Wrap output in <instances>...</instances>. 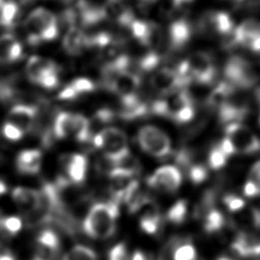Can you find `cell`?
Here are the masks:
<instances>
[{"label":"cell","instance_id":"15","mask_svg":"<svg viewBox=\"0 0 260 260\" xmlns=\"http://www.w3.org/2000/svg\"><path fill=\"white\" fill-rule=\"evenodd\" d=\"M22 56V46L11 34L0 36V64H9Z\"/></svg>","mask_w":260,"mask_h":260},{"label":"cell","instance_id":"22","mask_svg":"<svg viewBox=\"0 0 260 260\" xmlns=\"http://www.w3.org/2000/svg\"><path fill=\"white\" fill-rule=\"evenodd\" d=\"M233 249L242 256L260 255V238L256 235L241 234L233 243Z\"/></svg>","mask_w":260,"mask_h":260},{"label":"cell","instance_id":"41","mask_svg":"<svg viewBox=\"0 0 260 260\" xmlns=\"http://www.w3.org/2000/svg\"><path fill=\"white\" fill-rule=\"evenodd\" d=\"M56 253H57L56 251H53L38 245L37 251L31 260H54Z\"/></svg>","mask_w":260,"mask_h":260},{"label":"cell","instance_id":"2","mask_svg":"<svg viewBox=\"0 0 260 260\" xmlns=\"http://www.w3.org/2000/svg\"><path fill=\"white\" fill-rule=\"evenodd\" d=\"M23 26L30 45L53 41L59 34L56 16L44 7H38L29 12L24 19Z\"/></svg>","mask_w":260,"mask_h":260},{"label":"cell","instance_id":"12","mask_svg":"<svg viewBox=\"0 0 260 260\" xmlns=\"http://www.w3.org/2000/svg\"><path fill=\"white\" fill-rule=\"evenodd\" d=\"M103 8L106 18L115 21L121 26L129 27L131 22L135 19L131 9L123 0H106Z\"/></svg>","mask_w":260,"mask_h":260},{"label":"cell","instance_id":"30","mask_svg":"<svg viewBox=\"0 0 260 260\" xmlns=\"http://www.w3.org/2000/svg\"><path fill=\"white\" fill-rule=\"evenodd\" d=\"M224 223V217L218 210H209L206 214L204 221V229L208 233H213L222 228Z\"/></svg>","mask_w":260,"mask_h":260},{"label":"cell","instance_id":"37","mask_svg":"<svg viewBox=\"0 0 260 260\" xmlns=\"http://www.w3.org/2000/svg\"><path fill=\"white\" fill-rule=\"evenodd\" d=\"M194 114H195L194 106H193V104H191V105L184 107L178 113H176L174 115V117L172 118V120H174L177 123H187L193 119Z\"/></svg>","mask_w":260,"mask_h":260},{"label":"cell","instance_id":"14","mask_svg":"<svg viewBox=\"0 0 260 260\" xmlns=\"http://www.w3.org/2000/svg\"><path fill=\"white\" fill-rule=\"evenodd\" d=\"M53 71H59L58 65L54 61L41 56H31L25 65L26 76L34 83L42 76Z\"/></svg>","mask_w":260,"mask_h":260},{"label":"cell","instance_id":"44","mask_svg":"<svg viewBox=\"0 0 260 260\" xmlns=\"http://www.w3.org/2000/svg\"><path fill=\"white\" fill-rule=\"evenodd\" d=\"M78 95L76 94V92L72 89V87L67 84L59 93H58V99L59 100H63V101H68V100H74L76 99Z\"/></svg>","mask_w":260,"mask_h":260},{"label":"cell","instance_id":"26","mask_svg":"<svg viewBox=\"0 0 260 260\" xmlns=\"http://www.w3.org/2000/svg\"><path fill=\"white\" fill-rule=\"evenodd\" d=\"M19 7L16 3H5L0 7V25L10 27L14 24Z\"/></svg>","mask_w":260,"mask_h":260},{"label":"cell","instance_id":"13","mask_svg":"<svg viewBox=\"0 0 260 260\" xmlns=\"http://www.w3.org/2000/svg\"><path fill=\"white\" fill-rule=\"evenodd\" d=\"M63 164L68 180L74 184L84 181L87 171V158L80 153H72L63 157Z\"/></svg>","mask_w":260,"mask_h":260},{"label":"cell","instance_id":"27","mask_svg":"<svg viewBox=\"0 0 260 260\" xmlns=\"http://www.w3.org/2000/svg\"><path fill=\"white\" fill-rule=\"evenodd\" d=\"M63 260H98V257L92 249L76 245L64 256Z\"/></svg>","mask_w":260,"mask_h":260},{"label":"cell","instance_id":"3","mask_svg":"<svg viewBox=\"0 0 260 260\" xmlns=\"http://www.w3.org/2000/svg\"><path fill=\"white\" fill-rule=\"evenodd\" d=\"M92 142L96 148L104 152L111 165L123 155L129 153L127 136L124 131L116 127L103 129L93 137Z\"/></svg>","mask_w":260,"mask_h":260},{"label":"cell","instance_id":"33","mask_svg":"<svg viewBox=\"0 0 260 260\" xmlns=\"http://www.w3.org/2000/svg\"><path fill=\"white\" fill-rule=\"evenodd\" d=\"M228 156L219 148L218 145L213 146L208 153V164L213 170H219L226 164Z\"/></svg>","mask_w":260,"mask_h":260},{"label":"cell","instance_id":"31","mask_svg":"<svg viewBox=\"0 0 260 260\" xmlns=\"http://www.w3.org/2000/svg\"><path fill=\"white\" fill-rule=\"evenodd\" d=\"M159 215L154 212H147L140 219V228L143 232L149 235H153L158 231L159 228Z\"/></svg>","mask_w":260,"mask_h":260},{"label":"cell","instance_id":"4","mask_svg":"<svg viewBox=\"0 0 260 260\" xmlns=\"http://www.w3.org/2000/svg\"><path fill=\"white\" fill-rule=\"evenodd\" d=\"M137 141L140 148L152 156L164 157L171 152L170 137L155 126L141 127L137 133Z\"/></svg>","mask_w":260,"mask_h":260},{"label":"cell","instance_id":"42","mask_svg":"<svg viewBox=\"0 0 260 260\" xmlns=\"http://www.w3.org/2000/svg\"><path fill=\"white\" fill-rule=\"evenodd\" d=\"M243 192H244V195L247 197H255L257 195H260L259 187L249 179L247 180V182L244 185Z\"/></svg>","mask_w":260,"mask_h":260},{"label":"cell","instance_id":"39","mask_svg":"<svg viewBox=\"0 0 260 260\" xmlns=\"http://www.w3.org/2000/svg\"><path fill=\"white\" fill-rule=\"evenodd\" d=\"M223 202H224L225 206L228 207V209L232 212L239 211L242 208H244V206H245V201L243 198L236 196V195H232V194L224 196Z\"/></svg>","mask_w":260,"mask_h":260},{"label":"cell","instance_id":"24","mask_svg":"<svg viewBox=\"0 0 260 260\" xmlns=\"http://www.w3.org/2000/svg\"><path fill=\"white\" fill-rule=\"evenodd\" d=\"M73 114L61 112L57 114L53 122V134L58 139H64L71 136Z\"/></svg>","mask_w":260,"mask_h":260},{"label":"cell","instance_id":"50","mask_svg":"<svg viewBox=\"0 0 260 260\" xmlns=\"http://www.w3.org/2000/svg\"><path fill=\"white\" fill-rule=\"evenodd\" d=\"M6 189H7L6 184H5V183L0 179V195L4 194V193L6 192Z\"/></svg>","mask_w":260,"mask_h":260},{"label":"cell","instance_id":"8","mask_svg":"<svg viewBox=\"0 0 260 260\" xmlns=\"http://www.w3.org/2000/svg\"><path fill=\"white\" fill-rule=\"evenodd\" d=\"M182 183V174L174 166H162L147 179V184L156 190L165 192L176 191Z\"/></svg>","mask_w":260,"mask_h":260},{"label":"cell","instance_id":"16","mask_svg":"<svg viewBox=\"0 0 260 260\" xmlns=\"http://www.w3.org/2000/svg\"><path fill=\"white\" fill-rule=\"evenodd\" d=\"M12 199L21 210L27 213L35 211L41 204L40 191L26 187H16L12 191Z\"/></svg>","mask_w":260,"mask_h":260},{"label":"cell","instance_id":"20","mask_svg":"<svg viewBox=\"0 0 260 260\" xmlns=\"http://www.w3.org/2000/svg\"><path fill=\"white\" fill-rule=\"evenodd\" d=\"M121 109L119 115L124 120H133L144 116L148 112V106L137 94L120 99Z\"/></svg>","mask_w":260,"mask_h":260},{"label":"cell","instance_id":"18","mask_svg":"<svg viewBox=\"0 0 260 260\" xmlns=\"http://www.w3.org/2000/svg\"><path fill=\"white\" fill-rule=\"evenodd\" d=\"M170 46L173 49L184 47L191 38V26L185 19H178L172 22L168 29Z\"/></svg>","mask_w":260,"mask_h":260},{"label":"cell","instance_id":"23","mask_svg":"<svg viewBox=\"0 0 260 260\" xmlns=\"http://www.w3.org/2000/svg\"><path fill=\"white\" fill-rule=\"evenodd\" d=\"M205 25H209L215 32L219 35H229L234 29L232 17L222 11L208 14L205 20Z\"/></svg>","mask_w":260,"mask_h":260},{"label":"cell","instance_id":"25","mask_svg":"<svg viewBox=\"0 0 260 260\" xmlns=\"http://www.w3.org/2000/svg\"><path fill=\"white\" fill-rule=\"evenodd\" d=\"M71 136L79 142H87L90 139V123L83 115L73 114Z\"/></svg>","mask_w":260,"mask_h":260},{"label":"cell","instance_id":"45","mask_svg":"<svg viewBox=\"0 0 260 260\" xmlns=\"http://www.w3.org/2000/svg\"><path fill=\"white\" fill-rule=\"evenodd\" d=\"M113 116H114V113L109 109H101L95 114V118L100 122H104V123L110 122L113 119Z\"/></svg>","mask_w":260,"mask_h":260},{"label":"cell","instance_id":"19","mask_svg":"<svg viewBox=\"0 0 260 260\" xmlns=\"http://www.w3.org/2000/svg\"><path fill=\"white\" fill-rule=\"evenodd\" d=\"M42 166V152L38 149H26L18 153L16 168L18 172L27 175L37 174Z\"/></svg>","mask_w":260,"mask_h":260},{"label":"cell","instance_id":"49","mask_svg":"<svg viewBox=\"0 0 260 260\" xmlns=\"http://www.w3.org/2000/svg\"><path fill=\"white\" fill-rule=\"evenodd\" d=\"M30 0H0V7L5 3H16L18 5L19 3H27Z\"/></svg>","mask_w":260,"mask_h":260},{"label":"cell","instance_id":"38","mask_svg":"<svg viewBox=\"0 0 260 260\" xmlns=\"http://www.w3.org/2000/svg\"><path fill=\"white\" fill-rule=\"evenodd\" d=\"M2 134L8 140L17 141L23 136L24 133L21 130H19L17 127H15L14 125L6 122L2 127Z\"/></svg>","mask_w":260,"mask_h":260},{"label":"cell","instance_id":"48","mask_svg":"<svg viewBox=\"0 0 260 260\" xmlns=\"http://www.w3.org/2000/svg\"><path fill=\"white\" fill-rule=\"evenodd\" d=\"M130 260H146V257H145L144 253H142L141 251H135L132 254Z\"/></svg>","mask_w":260,"mask_h":260},{"label":"cell","instance_id":"11","mask_svg":"<svg viewBox=\"0 0 260 260\" xmlns=\"http://www.w3.org/2000/svg\"><path fill=\"white\" fill-rule=\"evenodd\" d=\"M150 85L155 91L161 94H171L178 90L182 86V83L174 69L161 68L151 76Z\"/></svg>","mask_w":260,"mask_h":260},{"label":"cell","instance_id":"28","mask_svg":"<svg viewBox=\"0 0 260 260\" xmlns=\"http://www.w3.org/2000/svg\"><path fill=\"white\" fill-rule=\"evenodd\" d=\"M22 221L17 216H8L0 218V235L9 237L15 235L21 230Z\"/></svg>","mask_w":260,"mask_h":260},{"label":"cell","instance_id":"6","mask_svg":"<svg viewBox=\"0 0 260 260\" xmlns=\"http://www.w3.org/2000/svg\"><path fill=\"white\" fill-rule=\"evenodd\" d=\"M224 134L232 143L236 153L250 154L260 150L259 138L245 125L237 122L228 124Z\"/></svg>","mask_w":260,"mask_h":260},{"label":"cell","instance_id":"5","mask_svg":"<svg viewBox=\"0 0 260 260\" xmlns=\"http://www.w3.org/2000/svg\"><path fill=\"white\" fill-rule=\"evenodd\" d=\"M223 73L225 81L235 88L250 87L256 80V74L252 64L240 56H233L226 61Z\"/></svg>","mask_w":260,"mask_h":260},{"label":"cell","instance_id":"21","mask_svg":"<svg viewBox=\"0 0 260 260\" xmlns=\"http://www.w3.org/2000/svg\"><path fill=\"white\" fill-rule=\"evenodd\" d=\"M257 38H260V21L247 19L235 29L233 42L247 47L250 42Z\"/></svg>","mask_w":260,"mask_h":260},{"label":"cell","instance_id":"46","mask_svg":"<svg viewBox=\"0 0 260 260\" xmlns=\"http://www.w3.org/2000/svg\"><path fill=\"white\" fill-rule=\"evenodd\" d=\"M247 48H249L251 51L253 52H260V38H257L255 40H253L252 42H250L247 46Z\"/></svg>","mask_w":260,"mask_h":260},{"label":"cell","instance_id":"43","mask_svg":"<svg viewBox=\"0 0 260 260\" xmlns=\"http://www.w3.org/2000/svg\"><path fill=\"white\" fill-rule=\"evenodd\" d=\"M249 180L254 182L260 190V160L255 162L251 168L249 173Z\"/></svg>","mask_w":260,"mask_h":260},{"label":"cell","instance_id":"52","mask_svg":"<svg viewBox=\"0 0 260 260\" xmlns=\"http://www.w3.org/2000/svg\"><path fill=\"white\" fill-rule=\"evenodd\" d=\"M218 260H231V259H229V258H226V257H222V258H219Z\"/></svg>","mask_w":260,"mask_h":260},{"label":"cell","instance_id":"10","mask_svg":"<svg viewBox=\"0 0 260 260\" xmlns=\"http://www.w3.org/2000/svg\"><path fill=\"white\" fill-rule=\"evenodd\" d=\"M140 85V77L129 70L119 73L108 86V89L115 92L120 99L136 94Z\"/></svg>","mask_w":260,"mask_h":260},{"label":"cell","instance_id":"47","mask_svg":"<svg viewBox=\"0 0 260 260\" xmlns=\"http://www.w3.org/2000/svg\"><path fill=\"white\" fill-rule=\"evenodd\" d=\"M0 260H15V258L9 251L3 250L0 251Z\"/></svg>","mask_w":260,"mask_h":260},{"label":"cell","instance_id":"54","mask_svg":"<svg viewBox=\"0 0 260 260\" xmlns=\"http://www.w3.org/2000/svg\"><path fill=\"white\" fill-rule=\"evenodd\" d=\"M66 1H69V0H66ZM70 1H71V0H70Z\"/></svg>","mask_w":260,"mask_h":260},{"label":"cell","instance_id":"29","mask_svg":"<svg viewBox=\"0 0 260 260\" xmlns=\"http://www.w3.org/2000/svg\"><path fill=\"white\" fill-rule=\"evenodd\" d=\"M37 242H38L39 246L45 247L47 249H50V250H53L56 252H57V250L59 248V244H60L57 234L53 230H49V229L43 230L39 234Z\"/></svg>","mask_w":260,"mask_h":260},{"label":"cell","instance_id":"17","mask_svg":"<svg viewBox=\"0 0 260 260\" xmlns=\"http://www.w3.org/2000/svg\"><path fill=\"white\" fill-rule=\"evenodd\" d=\"M63 48L69 55H79L87 48L86 34L76 25L70 26L63 39Z\"/></svg>","mask_w":260,"mask_h":260},{"label":"cell","instance_id":"34","mask_svg":"<svg viewBox=\"0 0 260 260\" xmlns=\"http://www.w3.org/2000/svg\"><path fill=\"white\" fill-rule=\"evenodd\" d=\"M69 85L72 87V89L76 92L77 95L90 92L94 89V83L90 79L85 77L75 78L69 83Z\"/></svg>","mask_w":260,"mask_h":260},{"label":"cell","instance_id":"32","mask_svg":"<svg viewBox=\"0 0 260 260\" xmlns=\"http://www.w3.org/2000/svg\"><path fill=\"white\" fill-rule=\"evenodd\" d=\"M187 214V204L184 200L176 202L168 211L167 217L171 222L181 223Z\"/></svg>","mask_w":260,"mask_h":260},{"label":"cell","instance_id":"35","mask_svg":"<svg viewBox=\"0 0 260 260\" xmlns=\"http://www.w3.org/2000/svg\"><path fill=\"white\" fill-rule=\"evenodd\" d=\"M196 250L190 244L180 246L173 254V260H196Z\"/></svg>","mask_w":260,"mask_h":260},{"label":"cell","instance_id":"53","mask_svg":"<svg viewBox=\"0 0 260 260\" xmlns=\"http://www.w3.org/2000/svg\"><path fill=\"white\" fill-rule=\"evenodd\" d=\"M259 122H260V118H259Z\"/></svg>","mask_w":260,"mask_h":260},{"label":"cell","instance_id":"36","mask_svg":"<svg viewBox=\"0 0 260 260\" xmlns=\"http://www.w3.org/2000/svg\"><path fill=\"white\" fill-rule=\"evenodd\" d=\"M207 175H208L207 170L202 165L192 166L189 170V178L195 184H199L205 181L207 178Z\"/></svg>","mask_w":260,"mask_h":260},{"label":"cell","instance_id":"40","mask_svg":"<svg viewBox=\"0 0 260 260\" xmlns=\"http://www.w3.org/2000/svg\"><path fill=\"white\" fill-rule=\"evenodd\" d=\"M109 260H130L124 244H117L109 254Z\"/></svg>","mask_w":260,"mask_h":260},{"label":"cell","instance_id":"51","mask_svg":"<svg viewBox=\"0 0 260 260\" xmlns=\"http://www.w3.org/2000/svg\"><path fill=\"white\" fill-rule=\"evenodd\" d=\"M173 1H174V3H175L176 6H179L180 4H182V3H184V2H189V1H191V0H173Z\"/></svg>","mask_w":260,"mask_h":260},{"label":"cell","instance_id":"7","mask_svg":"<svg viewBox=\"0 0 260 260\" xmlns=\"http://www.w3.org/2000/svg\"><path fill=\"white\" fill-rule=\"evenodd\" d=\"M192 80L209 83L215 76V67L211 57L205 52H195L186 60Z\"/></svg>","mask_w":260,"mask_h":260},{"label":"cell","instance_id":"9","mask_svg":"<svg viewBox=\"0 0 260 260\" xmlns=\"http://www.w3.org/2000/svg\"><path fill=\"white\" fill-rule=\"evenodd\" d=\"M38 116L39 110L37 106L19 104L10 109L7 122L25 133L36 127Z\"/></svg>","mask_w":260,"mask_h":260},{"label":"cell","instance_id":"1","mask_svg":"<svg viewBox=\"0 0 260 260\" xmlns=\"http://www.w3.org/2000/svg\"><path fill=\"white\" fill-rule=\"evenodd\" d=\"M119 215V203L110 200L93 204L83 222L84 233L94 239H107L116 231V219Z\"/></svg>","mask_w":260,"mask_h":260}]
</instances>
